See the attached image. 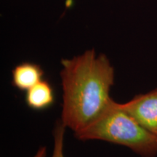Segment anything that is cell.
I'll return each instance as SVG.
<instances>
[{"instance_id": "6da1fadb", "label": "cell", "mask_w": 157, "mask_h": 157, "mask_svg": "<svg viewBox=\"0 0 157 157\" xmlns=\"http://www.w3.org/2000/svg\"><path fill=\"white\" fill-rule=\"evenodd\" d=\"M61 122L77 133L106 111L113 100L110 90L114 83V68L104 54L95 50L71 59H62Z\"/></svg>"}, {"instance_id": "7a4b0ae2", "label": "cell", "mask_w": 157, "mask_h": 157, "mask_svg": "<svg viewBox=\"0 0 157 157\" xmlns=\"http://www.w3.org/2000/svg\"><path fill=\"white\" fill-rule=\"evenodd\" d=\"M75 136L83 141L98 140L121 145L141 157L157 156V135L141 126L114 101L101 117Z\"/></svg>"}, {"instance_id": "3957f363", "label": "cell", "mask_w": 157, "mask_h": 157, "mask_svg": "<svg viewBox=\"0 0 157 157\" xmlns=\"http://www.w3.org/2000/svg\"><path fill=\"white\" fill-rule=\"evenodd\" d=\"M119 106L132 116L143 127L157 135V89L135 96Z\"/></svg>"}, {"instance_id": "277c9868", "label": "cell", "mask_w": 157, "mask_h": 157, "mask_svg": "<svg viewBox=\"0 0 157 157\" xmlns=\"http://www.w3.org/2000/svg\"><path fill=\"white\" fill-rule=\"evenodd\" d=\"M44 71L38 64L24 62L17 65L12 71V84L15 88L25 91L42 81Z\"/></svg>"}, {"instance_id": "5b68a950", "label": "cell", "mask_w": 157, "mask_h": 157, "mask_svg": "<svg viewBox=\"0 0 157 157\" xmlns=\"http://www.w3.org/2000/svg\"><path fill=\"white\" fill-rule=\"evenodd\" d=\"M55 100L51 84L42 80L26 91L25 101L27 105L34 110H44L50 107Z\"/></svg>"}, {"instance_id": "8992f818", "label": "cell", "mask_w": 157, "mask_h": 157, "mask_svg": "<svg viewBox=\"0 0 157 157\" xmlns=\"http://www.w3.org/2000/svg\"><path fill=\"white\" fill-rule=\"evenodd\" d=\"M66 127L61 122V121L57 123L54 129V147L52 154L51 157H65L64 156V135Z\"/></svg>"}, {"instance_id": "52a82bcc", "label": "cell", "mask_w": 157, "mask_h": 157, "mask_svg": "<svg viewBox=\"0 0 157 157\" xmlns=\"http://www.w3.org/2000/svg\"><path fill=\"white\" fill-rule=\"evenodd\" d=\"M33 157H47V148L45 146L40 147L36 154Z\"/></svg>"}]
</instances>
